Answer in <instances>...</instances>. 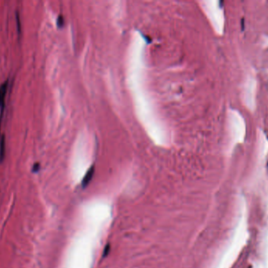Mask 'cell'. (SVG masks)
<instances>
[{"instance_id": "obj_3", "label": "cell", "mask_w": 268, "mask_h": 268, "mask_svg": "<svg viewBox=\"0 0 268 268\" xmlns=\"http://www.w3.org/2000/svg\"><path fill=\"white\" fill-rule=\"evenodd\" d=\"M5 156V136L2 135L0 141V161H2Z\"/></svg>"}, {"instance_id": "obj_5", "label": "cell", "mask_w": 268, "mask_h": 268, "mask_svg": "<svg viewBox=\"0 0 268 268\" xmlns=\"http://www.w3.org/2000/svg\"><path fill=\"white\" fill-rule=\"evenodd\" d=\"M57 25L58 26H61L62 25H63V17H62L61 16H60L59 17H58Z\"/></svg>"}, {"instance_id": "obj_1", "label": "cell", "mask_w": 268, "mask_h": 268, "mask_svg": "<svg viewBox=\"0 0 268 268\" xmlns=\"http://www.w3.org/2000/svg\"><path fill=\"white\" fill-rule=\"evenodd\" d=\"M112 219V208L108 200L96 198L83 204L80 227L69 255L68 268H92L96 249Z\"/></svg>"}, {"instance_id": "obj_2", "label": "cell", "mask_w": 268, "mask_h": 268, "mask_svg": "<svg viewBox=\"0 0 268 268\" xmlns=\"http://www.w3.org/2000/svg\"><path fill=\"white\" fill-rule=\"evenodd\" d=\"M7 85L8 81L6 80L0 86V107L2 108L4 107V99L7 91Z\"/></svg>"}, {"instance_id": "obj_4", "label": "cell", "mask_w": 268, "mask_h": 268, "mask_svg": "<svg viewBox=\"0 0 268 268\" xmlns=\"http://www.w3.org/2000/svg\"><path fill=\"white\" fill-rule=\"evenodd\" d=\"M17 27H18V31H21V25H20V18H19V14L17 13Z\"/></svg>"}]
</instances>
